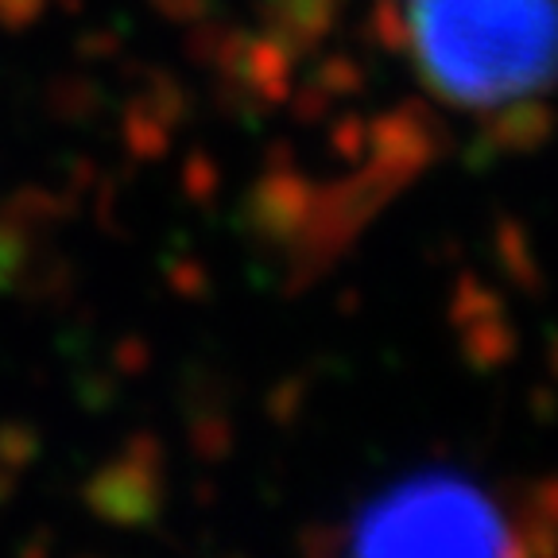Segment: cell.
Segmentation results:
<instances>
[{
	"mask_svg": "<svg viewBox=\"0 0 558 558\" xmlns=\"http://www.w3.org/2000/svg\"><path fill=\"white\" fill-rule=\"evenodd\" d=\"M403 47L423 86L481 124H532L550 94L555 0H403Z\"/></svg>",
	"mask_w": 558,
	"mask_h": 558,
	"instance_id": "obj_1",
	"label": "cell"
},
{
	"mask_svg": "<svg viewBox=\"0 0 558 558\" xmlns=\"http://www.w3.org/2000/svg\"><path fill=\"white\" fill-rule=\"evenodd\" d=\"M520 520L500 497L450 477H427L376 500L353 523L357 550H520Z\"/></svg>",
	"mask_w": 558,
	"mask_h": 558,
	"instance_id": "obj_2",
	"label": "cell"
},
{
	"mask_svg": "<svg viewBox=\"0 0 558 558\" xmlns=\"http://www.w3.org/2000/svg\"><path fill=\"white\" fill-rule=\"evenodd\" d=\"M4 4H32V0H4Z\"/></svg>",
	"mask_w": 558,
	"mask_h": 558,
	"instance_id": "obj_3",
	"label": "cell"
}]
</instances>
